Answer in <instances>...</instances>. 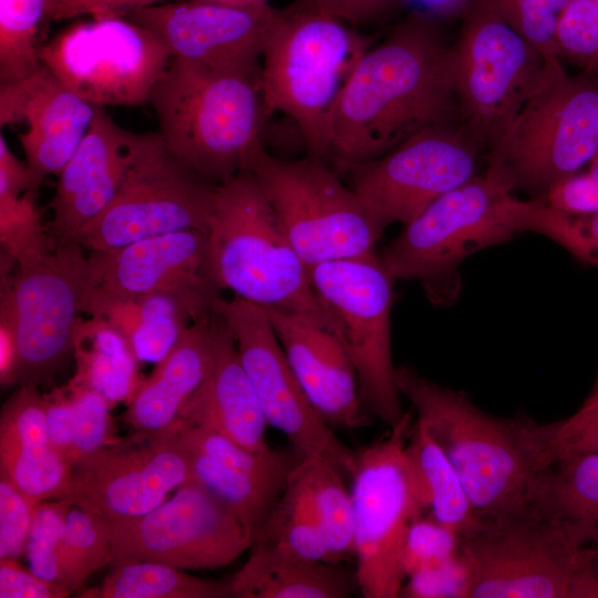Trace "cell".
I'll list each match as a JSON object with an SVG mask.
<instances>
[{
	"label": "cell",
	"mask_w": 598,
	"mask_h": 598,
	"mask_svg": "<svg viewBox=\"0 0 598 598\" xmlns=\"http://www.w3.org/2000/svg\"><path fill=\"white\" fill-rule=\"evenodd\" d=\"M287 360L308 399L333 427L369 423L355 368L341 341L308 316L266 309Z\"/></svg>",
	"instance_id": "cb8c5ba5"
},
{
	"label": "cell",
	"mask_w": 598,
	"mask_h": 598,
	"mask_svg": "<svg viewBox=\"0 0 598 598\" xmlns=\"http://www.w3.org/2000/svg\"><path fill=\"white\" fill-rule=\"evenodd\" d=\"M310 4L348 24H368L394 12L406 0H308Z\"/></svg>",
	"instance_id": "db71d44e"
},
{
	"label": "cell",
	"mask_w": 598,
	"mask_h": 598,
	"mask_svg": "<svg viewBox=\"0 0 598 598\" xmlns=\"http://www.w3.org/2000/svg\"><path fill=\"white\" fill-rule=\"evenodd\" d=\"M39 59L69 90L105 107L148 102L172 55L151 31L114 16L72 24L39 48Z\"/></svg>",
	"instance_id": "9a60e30c"
},
{
	"label": "cell",
	"mask_w": 598,
	"mask_h": 598,
	"mask_svg": "<svg viewBox=\"0 0 598 598\" xmlns=\"http://www.w3.org/2000/svg\"><path fill=\"white\" fill-rule=\"evenodd\" d=\"M466 598H570L586 549L529 504L460 535Z\"/></svg>",
	"instance_id": "30bf717a"
},
{
	"label": "cell",
	"mask_w": 598,
	"mask_h": 598,
	"mask_svg": "<svg viewBox=\"0 0 598 598\" xmlns=\"http://www.w3.org/2000/svg\"><path fill=\"white\" fill-rule=\"evenodd\" d=\"M70 594L68 589L22 568L17 559H0V598H64Z\"/></svg>",
	"instance_id": "f907efd6"
},
{
	"label": "cell",
	"mask_w": 598,
	"mask_h": 598,
	"mask_svg": "<svg viewBox=\"0 0 598 598\" xmlns=\"http://www.w3.org/2000/svg\"><path fill=\"white\" fill-rule=\"evenodd\" d=\"M72 506L71 498L37 503L25 547L29 569L40 578L65 589L68 588L64 586L60 567V548L66 515Z\"/></svg>",
	"instance_id": "b9f144b4"
},
{
	"label": "cell",
	"mask_w": 598,
	"mask_h": 598,
	"mask_svg": "<svg viewBox=\"0 0 598 598\" xmlns=\"http://www.w3.org/2000/svg\"><path fill=\"white\" fill-rule=\"evenodd\" d=\"M474 0H406L414 12L436 21L463 16Z\"/></svg>",
	"instance_id": "680465c9"
},
{
	"label": "cell",
	"mask_w": 598,
	"mask_h": 598,
	"mask_svg": "<svg viewBox=\"0 0 598 598\" xmlns=\"http://www.w3.org/2000/svg\"><path fill=\"white\" fill-rule=\"evenodd\" d=\"M546 59H559L556 33L570 0H489Z\"/></svg>",
	"instance_id": "f6af8a7d"
},
{
	"label": "cell",
	"mask_w": 598,
	"mask_h": 598,
	"mask_svg": "<svg viewBox=\"0 0 598 598\" xmlns=\"http://www.w3.org/2000/svg\"><path fill=\"white\" fill-rule=\"evenodd\" d=\"M598 153V81L557 61L488 148L486 172L513 192L543 198Z\"/></svg>",
	"instance_id": "52a82bcc"
},
{
	"label": "cell",
	"mask_w": 598,
	"mask_h": 598,
	"mask_svg": "<svg viewBox=\"0 0 598 598\" xmlns=\"http://www.w3.org/2000/svg\"><path fill=\"white\" fill-rule=\"evenodd\" d=\"M190 482V455L176 421L164 431L135 432L73 462L70 498L114 523L147 514Z\"/></svg>",
	"instance_id": "d6986e66"
},
{
	"label": "cell",
	"mask_w": 598,
	"mask_h": 598,
	"mask_svg": "<svg viewBox=\"0 0 598 598\" xmlns=\"http://www.w3.org/2000/svg\"><path fill=\"white\" fill-rule=\"evenodd\" d=\"M461 537L432 516L421 515L411 525L404 546L405 579L419 571L446 564L460 556Z\"/></svg>",
	"instance_id": "bcb514c9"
},
{
	"label": "cell",
	"mask_w": 598,
	"mask_h": 598,
	"mask_svg": "<svg viewBox=\"0 0 598 598\" xmlns=\"http://www.w3.org/2000/svg\"><path fill=\"white\" fill-rule=\"evenodd\" d=\"M396 383L457 472L478 515L527 505L537 478L557 457L560 421L488 414L463 391L405 365L396 368Z\"/></svg>",
	"instance_id": "7a4b0ae2"
},
{
	"label": "cell",
	"mask_w": 598,
	"mask_h": 598,
	"mask_svg": "<svg viewBox=\"0 0 598 598\" xmlns=\"http://www.w3.org/2000/svg\"><path fill=\"white\" fill-rule=\"evenodd\" d=\"M260 76L172 58L148 97L166 147L215 185L247 169L267 121Z\"/></svg>",
	"instance_id": "3957f363"
},
{
	"label": "cell",
	"mask_w": 598,
	"mask_h": 598,
	"mask_svg": "<svg viewBox=\"0 0 598 598\" xmlns=\"http://www.w3.org/2000/svg\"><path fill=\"white\" fill-rule=\"evenodd\" d=\"M570 598H598V550L585 551L571 586Z\"/></svg>",
	"instance_id": "6f0895ef"
},
{
	"label": "cell",
	"mask_w": 598,
	"mask_h": 598,
	"mask_svg": "<svg viewBox=\"0 0 598 598\" xmlns=\"http://www.w3.org/2000/svg\"><path fill=\"white\" fill-rule=\"evenodd\" d=\"M451 123L461 122L450 45L439 21L412 11L353 70L328 120L326 162L349 173Z\"/></svg>",
	"instance_id": "6da1fadb"
},
{
	"label": "cell",
	"mask_w": 598,
	"mask_h": 598,
	"mask_svg": "<svg viewBox=\"0 0 598 598\" xmlns=\"http://www.w3.org/2000/svg\"><path fill=\"white\" fill-rule=\"evenodd\" d=\"M372 42L308 0L274 10L261 54L264 109L267 118L292 120L309 156L326 161L331 110Z\"/></svg>",
	"instance_id": "5b68a950"
},
{
	"label": "cell",
	"mask_w": 598,
	"mask_h": 598,
	"mask_svg": "<svg viewBox=\"0 0 598 598\" xmlns=\"http://www.w3.org/2000/svg\"><path fill=\"white\" fill-rule=\"evenodd\" d=\"M275 8L229 7L187 0L126 14L151 31L172 58L221 69L257 70Z\"/></svg>",
	"instance_id": "44dd1931"
},
{
	"label": "cell",
	"mask_w": 598,
	"mask_h": 598,
	"mask_svg": "<svg viewBox=\"0 0 598 598\" xmlns=\"http://www.w3.org/2000/svg\"><path fill=\"white\" fill-rule=\"evenodd\" d=\"M482 150L461 123L435 126L351 169L350 187L383 234L476 176Z\"/></svg>",
	"instance_id": "2e32d148"
},
{
	"label": "cell",
	"mask_w": 598,
	"mask_h": 598,
	"mask_svg": "<svg viewBox=\"0 0 598 598\" xmlns=\"http://www.w3.org/2000/svg\"><path fill=\"white\" fill-rule=\"evenodd\" d=\"M178 420L217 432L252 451L270 448L266 440L268 423L218 307L210 319L204 379L182 409Z\"/></svg>",
	"instance_id": "d4e9b609"
},
{
	"label": "cell",
	"mask_w": 598,
	"mask_h": 598,
	"mask_svg": "<svg viewBox=\"0 0 598 598\" xmlns=\"http://www.w3.org/2000/svg\"><path fill=\"white\" fill-rule=\"evenodd\" d=\"M71 240L23 259L1 277L0 300L12 310L19 346V385L51 382L73 354L89 287V260Z\"/></svg>",
	"instance_id": "5bb4252c"
},
{
	"label": "cell",
	"mask_w": 598,
	"mask_h": 598,
	"mask_svg": "<svg viewBox=\"0 0 598 598\" xmlns=\"http://www.w3.org/2000/svg\"><path fill=\"white\" fill-rule=\"evenodd\" d=\"M43 395L49 442L59 454L69 461L73 440L74 415L70 390L65 384Z\"/></svg>",
	"instance_id": "816d5d0a"
},
{
	"label": "cell",
	"mask_w": 598,
	"mask_h": 598,
	"mask_svg": "<svg viewBox=\"0 0 598 598\" xmlns=\"http://www.w3.org/2000/svg\"><path fill=\"white\" fill-rule=\"evenodd\" d=\"M177 426L179 437L188 450L258 478L287 482L301 458L296 460L291 453L271 447L252 451L217 432L188 425L181 420Z\"/></svg>",
	"instance_id": "f35d334b"
},
{
	"label": "cell",
	"mask_w": 598,
	"mask_h": 598,
	"mask_svg": "<svg viewBox=\"0 0 598 598\" xmlns=\"http://www.w3.org/2000/svg\"><path fill=\"white\" fill-rule=\"evenodd\" d=\"M19 346L14 317L6 301L0 300V383L14 386L19 381Z\"/></svg>",
	"instance_id": "11a10c76"
},
{
	"label": "cell",
	"mask_w": 598,
	"mask_h": 598,
	"mask_svg": "<svg viewBox=\"0 0 598 598\" xmlns=\"http://www.w3.org/2000/svg\"><path fill=\"white\" fill-rule=\"evenodd\" d=\"M214 313L194 321L186 329L127 403L123 419L135 432L164 431L178 420L182 409L204 379Z\"/></svg>",
	"instance_id": "4316f807"
},
{
	"label": "cell",
	"mask_w": 598,
	"mask_h": 598,
	"mask_svg": "<svg viewBox=\"0 0 598 598\" xmlns=\"http://www.w3.org/2000/svg\"><path fill=\"white\" fill-rule=\"evenodd\" d=\"M247 169L257 178L307 267L375 254L382 233L350 186L324 159H285L260 143Z\"/></svg>",
	"instance_id": "9c48e42d"
},
{
	"label": "cell",
	"mask_w": 598,
	"mask_h": 598,
	"mask_svg": "<svg viewBox=\"0 0 598 598\" xmlns=\"http://www.w3.org/2000/svg\"><path fill=\"white\" fill-rule=\"evenodd\" d=\"M218 311L234 336L268 425L286 435L302 457L322 458L351 476L355 452L337 437L308 399L266 309L235 296L221 298Z\"/></svg>",
	"instance_id": "e0dca14e"
},
{
	"label": "cell",
	"mask_w": 598,
	"mask_h": 598,
	"mask_svg": "<svg viewBox=\"0 0 598 598\" xmlns=\"http://www.w3.org/2000/svg\"><path fill=\"white\" fill-rule=\"evenodd\" d=\"M308 272L355 368L364 410L394 425L404 414L391 348L396 280L377 252L322 262L308 267Z\"/></svg>",
	"instance_id": "7c38bea8"
},
{
	"label": "cell",
	"mask_w": 598,
	"mask_h": 598,
	"mask_svg": "<svg viewBox=\"0 0 598 598\" xmlns=\"http://www.w3.org/2000/svg\"><path fill=\"white\" fill-rule=\"evenodd\" d=\"M86 316L104 318L127 340L140 363L155 365L197 320L181 299L164 293L110 300Z\"/></svg>",
	"instance_id": "f546056e"
},
{
	"label": "cell",
	"mask_w": 598,
	"mask_h": 598,
	"mask_svg": "<svg viewBox=\"0 0 598 598\" xmlns=\"http://www.w3.org/2000/svg\"><path fill=\"white\" fill-rule=\"evenodd\" d=\"M291 476L305 493L334 563L354 555L351 489L338 467L319 457H301Z\"/></svg>",
	"instance_id": "836d02e7"
},
{
	"label": "cell",
	"mask_w": 598,
	"mask_h": 598,
	"mask_svg": "<svg viewBox=\"0 0 598 598\" xmlns=\"http://www.w3.org/2000/svg\"><path fill=\"white\" fill-rule=\"evenodd\" d=\"M38 192L21 195L0 193L1 252L16 264L49 250L54 244L42 226L35 206Z\"/></svg>",
	"instance_id": "60d3db41"
},
{
	"label": "cell",
	"mask_w": 598,
	"mask_h": 598,
	"mask_svg": "<svg viewBox=\"0 0 598 598\" xmlns=\"http://www.w3.org/2000/svg\"><path fill=\"white\" fill-rule=\"evenodd\" d=\"M216 188L178 159L158 132L143 133L114 197L73 240L91 252L181 230L207 233Z\"/></svg>",
	"instance_id": "4fadbf2b"
},
{
	"label": "cell",
	"mask_w": 598,
	"mask_h": 598,
	"mask_svg": "<svg viewBox=\"0 0 598 598\" xmlns=\"http://www.w3.org/2000/svg\"><path fill=\"white\" fill-rule=\"evenodd\" d=\"M113 560L111 522L72 506L66 515L60 548V567L64 586L71 591L82 589L96 570Z\"/></svg>",
	"instance_id": "8d00e7d4"
},
{
	"label": "cell",
	"mask_w": 598,
	"mask_h": 598,
	"mask_svg": "<svg viewBox=\"0 0 598 598\" xmlns=\"http://www.w3.org/2000/svg\"><path fill=\"white\" fill-rule=\"evenodd\" d=\"M48 0H0V83H12L41 68L38 27Z\"/></svg>",
	"instance_id": "74e56055"
},
{
	"label": "cell",
	"mask_w": 598,
	"mask_h": 598,
	"mask_svg": "<svg viewBox=\"0 0 598 598\" xmlns=\"http://www.w3.org/2000/svg\"><path fill=\"white\" fill-rule=\"evenodd\" d=\"M404 456L414 491L424 511L460 535L471 529L480 515L452 463L416 419L404 447Z\"/></svg>",
	"instance_id": "4dcf8cb0"
},
{
	"label": "cell",
	"mask_w": 598,
	"mask_h": 598,
	"mask_svg": "<svg viewBox=\"0 0 598 598\" xmlns=\"http://www.w3.org/2000/svg\"><path fill=\"white\" fill-rule=\"evenodd\" d=\"M192 482H195L240 520L254 542L264 528L287 482L258 478L231 468L190 450Z\"/></svg>",
	"instance_id": "e575fe53"
},
{
	"label": "cell",
	"mask_w": 598,
	"mask_h": 598,
	"mask_svg": "<svg viewBox=\"0 0 598 598\" xmlns=\"http://www.w3.org/2000/svg\"><path fill=\"white\" fill-rule=\"evenodd\" d=\"M185 569L154 561H133L112 566L111 573L94 588L80 589L84 598H229V579H206Z\"/></svg>",
	"instance_id": "d6a6232c"
},
{
	"label": "cell",
	"mask_w": 598,
	"mask_h": 598,
	"mask_svg": "<svg viewBox=\"0 0 598 598\" xmlns=\"http://www.w3.org/2000/svg\"><path fill=\"white\" fill-rule=\"evenodd\" d=\"M559 59L598 76V0H570L557 27Z\"/></svg>",
	"instance_id": "ee69618b"
},
{
	"label": "cell",
	"mask_w": 598,
	"mask_h": 598,
	"mask_svg": "<svg viewBox=\"0 0 598 598\" xmlns=\"http://www.w3.org/2000/svg\"><path fill=\"white\" fill-rule=\"evenodd\" d=\"M412 410L389 433L355 452L352 477L354 569L364 598H398L405 582L403 554L409 529L425 513L404 456Z\"/></svg>",
	"instance_id": "8fae6325"
},
{
	"label": "cell",
	"mask_w": 598,
	"mask_h": 598,
	"mask_svg": "<svg viewBox=\"0 0 598 598\" xmlns=\"http://www.w3.org/2000/svg\"><path fill=\"white\" fill-rule=\"evenodd\" d=\"M229 7H262L267 6L268 0H192Z\"/></svg>",
	"instance_id": "91938a15"
},
{
	"label": "cell",
	"mask_w": 598,
	"mask_h": 598,
	"mask_svg": "<svg viewBox=\"0 0 598 598\" xmlns=\"http://www.w3.org/2000/svg\"><path fill=\"white\" fill-rule=\"evenodd\" d=\"M450 44L460 122L489 148L560 59H546L489 0H474Z\"/></svg>",
	"instance_id": "ba28073f"
},
{
	"label": "cell",
	"mask_w": 598,
	"mask_h": 598,
	"mask_svg": "<svg viewBox=\"0 0 598 598\" xmlns=\"http://www.w3.org/2000/svg\"><path fill=\"white\" fill-rule=\"evenodd\" d=\"M527 504L580 548L598 550V452L557 455L537 478Z\"/></svg>",
	"instance_id": "f1b7e54d"
},
{
	"label": "cell",
	"mask_w": 598,
	"mask_h": 598,
	"mask_svg": "<svg viewBox=\"0 0 598 598\" xmlns=\"http://www.w3.org/2000/svg\"><path fill=\"white\" fill-rule=\"evenodd\" d=\"M588 396H589V398H596V396H598V375H597V378H596L595 384H594V386H592V389H591V391H590V393H589Z\"/></svg>",
	"instance_id": "94428289"
},
{
	"label": "cell",
	"mask_w": 598,
	"mask_h": 598,
	"mask_svg": "<svg viewBox=\"0 0 598 598\" xmlns=\"http://www.w3.org/2000/svg\"><path fill=\"white\" fill-rule=\"evenodd\" d=\"M83 313L115 299L164 293L205 318L217 310L221 290L212 274L207 233L181 230L91 251Z\"/></svg>",
	"instance_id": "ffe728a7"
},
{
	"label": "cell",
	"mask_w": 598,
	"mask_h": 598,
	"mask_svg": "<svg viewBox=\"0 0 598 598\" xmlns=\"http://www.w3.org/2000/svg\"><path fill=\"white\" fill-rule=\"evenodd\" d=\"M0 476L35 503L70 498L71 463L50 444L45 400L19 385L0 413Z\"/></svg>",
	"instance_id": "484cf974"
},
{
	"label": "cell",
	"mask_w": 598,
	"mask_h": 598,
	"mask_svg": "<svg viewBox=\"0 0 598 598\" xmlns=\"http://www.w3.org/2000/svg\"><path fill=\"white\" fill-rule=\"evenodd\" d=\"M207 236L212 274L220 290L264 309L308 316L337 337V324L316 293L308 267L249 169L217 185Z\"/></svg>",
	"instance_id": "277c9868"
},
{
	"label": "cell",
	"mask_w": 598,
	"mask_h": 598,
	"mask_svg": "<svg viewBox=\"0 0 598 598\" xmlns=\"http://www.w3.org/2000/svg\"><path fill=\"white\" fill-rule=\"evenodd\" d=\"M143 133L121 127L104 106L95 105L90 127L59 174L51 199L49 236L64 245L110 204L135 154Z\"/></svg>",
	"instance_id": "603a6c76"
},
{
	"label": "cell",
	"mask_w": 598,
	"mask_h": 598,
	"mask_svg": "<svg viewBox=\"0 0 598 598\" xmlns=\"http://www.w3.org/2000/svg\"><path fill=\"white\" fill-rule=\"evenodd\" d=\"M95 105L64 86L44 65L30 76L0 84V124L24 121L20 135L34 188L59 175L83 141Z\"/></svg>",
	"instance_id": "7402d4cb"
},
{
	"label": "cell",
	"mask_w": 598,
	"mask_h": 598,
	"mask_svg": "<svg viewBox=\"0 0 598 598\" xmlns=\"http://www.w3.org/2000/svg\"><path fill=\"white\" fill-rule=\"evenodd\" d=\"M598 452V396H587L570 416L560 420L557 455Z\"/></svg>",
	"instance_id": "681fc988"
},
{
	"label": "cell",
	"mask_w": 598,
	"mask_h": 598,
	"mask_svg": "<svg viewBox=\"0 0 598 598\" xmlns=\"http://www.w3.org/2000/svg\"><path fill=\"white\" fill-rule=\"evenodd\" d=\"M244 566L230 577L237 598H346L359 590L355 571L340 563L312 560L252 544Z\"/></svg>",
	"instance_id": "83f0119b"
},
{
	"label": "cell",
	"mask_w": 598,
	"mask_h": 598,
	"mask_svg": "<svg viewBox=\"0 0 598 598\" xmlns=\"http://www.w3.org/2000/svg\"><path fill=\"white\" fill-rule=\"evenodd\" d=\"M34 190L33 178L27 163H22L9 148L0 134V193L21 195Z\"/></svg>",
	"instance_id": "9f6ffc18"
},
{
	"label": "cell",
	"mask_w": 598,
	"mask_h": 598,
	"mask_svg": "<svg viewBox=\"0 0 598 598\" xmlns=\"http://www.w3.org/2000/svg\"><path fill=\"white\" fill-rule=\"evenodd\" d=\"M466 569L460 554L446 564L409 576L400 597L466 598Z\"/></svg>",
	"instance_id": "c3c4849f"
},
{
	"label": "cell",
	"mask_w": 598,
	"mask_h": 598,
	"mask_svg": "<svg viewBox=\"0 0 598 598\" xmlns=\"http://www.w3.org/2000/svg\"><path fill=\"white\" fill-rule=\"evenodd\" d=\"M73 402V440L69 461L117 443L110 414L111 404L96 391L72 379L66 383Z\"/></svg>",
	"instance_id": "7bdbcfd3"
},
{
	"label": "cell",
	"mask_w": 598,
	"mask_h": 598,
	"mask_svg": "<svg viewBox=\"0 0 598 598\" xmlns=\"http://www.w3.org/2000/svg\"><path fill=\"white\" fill-rule=\"evenodd\" d=\"M525 231L542 234L575 258L598 267V212L569 214L549 206L544 198H532Z\"/></svg>",
	"instance_id": "ab89813d"
},
{
	"label": "cell",
	"mask_w": 598,
	"mask_h": 598,
	"mask_svg": "<svg viewBox=\"0 0 598 598\" xmlns=\"http://www.w3.org/2000/svg\"><path fill=\"white\" fill-rule=\"evenodd\" d=\"M530 199L522 200L488 172L444 194L379 257L395 279L417 281L435 306L453 305L461 292V264L471 255L525 231Z\"/></svg>",
	"instance_id": "8992f818"
},
{
	"label": "cell",
	"mask_w": 598,
	"mask_h": 598,
	"mask_svg": "<svg viewBox=\"0 0 598 598\" xmlns=\"http://www.w3.org/2000/svg\"><path fill=\"white\" fill-rule=\"evenodd\" d=\"M161 0H48L45 19L65 20L83 14L123 17Z\"/></svg>",
	"instance_id": "f5cc1de1"
},
{
	"label": "cell",
	"mask_w": 598,
	"mask_h": 598,
	"mask_svg": "<svg viewBox=\"0 0 598 598\" xmlns=\"http://www.w3.org/2000/svg\"><path fill=\"white\" fill-rule=\"evenodd\" d=\"M112 566L154 561L182 569H216L234 563L252 540L237 516L190 482L140 517L111 523Z\"/></svg>",
	"instance_id": "ac0fdd59"
},
{
	"label": "cell",
	"mask_w": 598,
	"mask_h": 598,
	"mask_svg": "<svg viewBox=\"0 0 598 598\" xmlns=\"http://www.w3.org/2000/svg\"><path fill=\"white\" fill-rule=\"evenodd\" d=\"M35 504L0 476V559L25 555Z\"/></svg>",
	"instance_id": "7dc6e473"
},
{
	"label": "cell",
	"mask_w": 598,
	"mask_h": 598,
	"mask_svg": "<svg viewBox=\"0 0 598 598\" xmlns=\"http://www.w3.org/2000/svg\"><path fill=\"white\" fill-rule=\"evenodd\" d=\"M81 319L74 337L73 381L99 392L110 404L130 403L144 379L127 340L104 318Z\"/></svg>",
	"instance_id": "1f68e13d"
},
{
	"label": "cell",
	"mask_w": 598,
	"mask_h": 598,
	"mask_svg": "<svg viewBox=\"0 0 598 598\" xmlns=\"http://www.w3.org/2000/svg\"><path fill=\"white\" fill-rule=\"evenodd\" d=\"M252 544L269 545L307 559L334 563L310 504L291 475Z\"/></svg>",
	"instance_id": "d590c367"
}]
</instances>
